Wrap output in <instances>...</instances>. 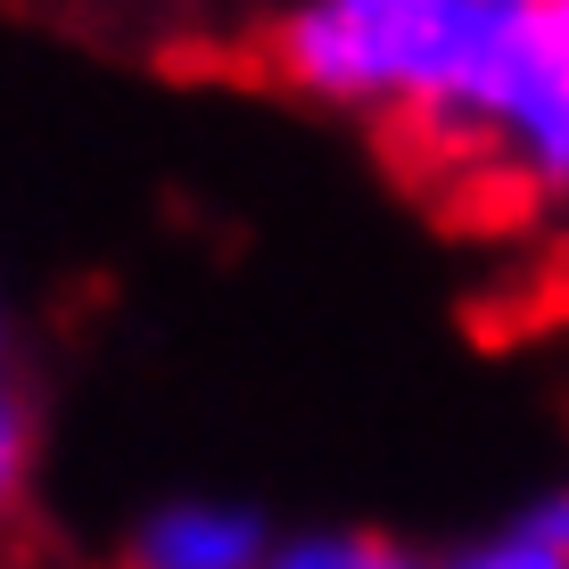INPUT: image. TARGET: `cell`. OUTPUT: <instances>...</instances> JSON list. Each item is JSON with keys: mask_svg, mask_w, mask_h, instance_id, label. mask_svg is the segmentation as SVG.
I'll list each match as a JSON object with an SVG mask.
<instances>
[{"mask_svg": "<svg viewBox=\"0 0 569 569\" xmlns=\"http://www.w3.org/2000/svg\"><path fill=\"white\" fill-rule=\"evenodd\" d=\"M528 0H298L264 17L257 58L313 108L371 116L405 141L462 157Z\"/></svg>", "mask_w": 569, "mask_h": 569, "instance_id": "cell-1", "label": "cell"}, {"mask_svg": "<svg viewBox=\"0 0 569 569\" xmlns=\"http://www.w3.org/2000/svg\"><path fill=\"white\" fill-rule=\"evenodd\" d=\"M272 520L240 496H166L116 545V569H264Z\"/></svg>", "mask_w": 569, "mask_h": 569, "instance_id": "cell-3", "label": "cell"}, {"mask_svg": "<svg viewBox=\"0 0 569 569\" xmlns=\"http://www.w3.org/2000/svg\"><path fill=\"white\" fill-rule=\"evenodd\" d=\"M0 363H9V306H0Z\"/></svg>", "mask_w": 569, "mask_h": 569, "instance_id": "cell-8", "label": "cell"}, {"mask_svg": "<svg viewBox=\"0 0 569 569\" xmlns=\"http://www.w3.org/2000/svg\"><path fill=\"white\" fill-rule=\"evenodd\" d=\"M33 455H42V421H33V397L9 363H0V520L26 503L33 487Z\"/></svg>", "mask_w": 569, "mask_h": 569, "instance_id": "cell-6", "label": "cell"}, {"mask_svg": "<svg viewBox=\"0 0 569 569\" xmlns=\"http://www.w3.org/2000/svg\"><path fill=\"white\" fill-rule=\"evenodd\" d=\"M429 569H569V553H553V545H545L520 512H503L496 528H479V537L429 553Z\"/></svg>", "mask_w": 569, "mask_h": 569, "instance_id": "cell-5", "label": "cell"}, {"mask_svg": "<svg viewBox=\"0 0 569 569\" xmlns=\"http://www.w3.org/2000/svg\"><path fill=\"white\" fill-rule=\"evenodd\" d=\"M512 512H520L528 528H537V537L553 545V553H569V470H553L545 487H528V496L512 503Z\"/></svg>", "mask_w": 569, "mask_h": 569, "instance_id": "cell-7", "label": "cell"}, {"mask_svg": "<svg viewBox=\"0 0 569 569\" xmlns=\"http://www.w3.org/2000/svg\"><path fill=\"white\" fill-rule=\"evenodd\" d=\"M462 166H487L520 199H569V0H528L496 83L470 116Z\"/></svg>", "mask_w": 569, "mask_h": 569, "instance_id": "cell-2", "label": "cell"}, {"mask_svg": "<svg viewBox=\"0 0 569 569\" xmlns=\"http://www.w3.org/2000/svg\"><path fill=\"white\" fill-rule=\"evenodd\" d=\"M264 569H429V553L380 537V528H289V537H272Z\"/></svg>", "mask_w": 569, "mask_h": 569, "instance_id": "cell-4", "label": "cell"}]
</instances>
